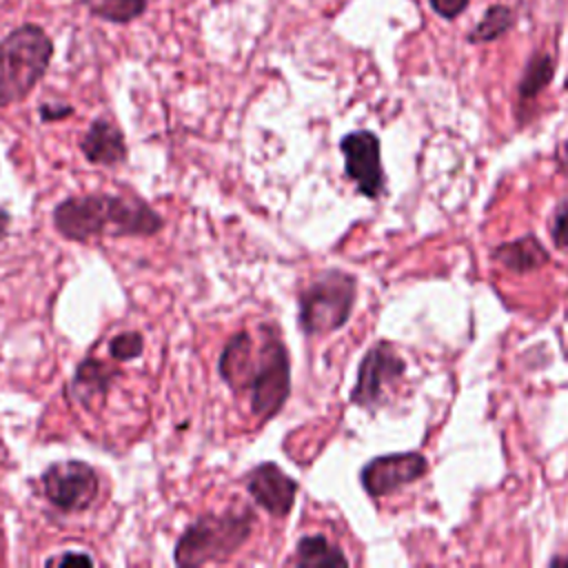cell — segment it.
I'll use <instances>...</instances> for the list:
<instances>
[{
  "label": "cell",
  "instance_id": "21",
  "mask_svg": "<svg viewBox=\"0 0 568 568\" xmlns=\"http://www.w3.org/2000/svg\"><path fill=\"white\" fill-rule=\"evenodd\" d=\"M428 2H430L433 11L437 16L446 18V20H453V18H457L468 7L470 0H428Z\"/></svg>",
  "mask_w": 568,
  "mask_h": 568
},
{
  "label": "cell",
  "instance_id": "23",
  "mask_svg": "<svg viewBox=\"0 0 568 568\" xmlns=\"http://www.w3.org/2000/svg\"><path fill=\"white\" fill-rule=\"evenodd\" d=\"M71 561H75V564H93V557L87 555V552H64V555H60V557L47 559V564H60V566L71 564Z\"/></svg>",
  "mask_w": 568,
  "mask_h": 568
},
{
  "label": "cell",
  "instance_id": "2",
  "mask_svg": "<svg viewBox=\"0 0 568 568\" xmlns=\"http://www.w3.org/2000/svg\"><path fill=\"white\" fill-rule=\"evenodd\" d=\"M253 532V513L248 508H231L224 513L200 515L184 528L175 544L173 561L178 566H204L229 559Z\"/></svg>",
  "mask_w": 568,
  "mask_h": 568
},
{
  "label": "cell",
  "instance_id": "20",
  "mask_svg": "<svg viewBox=\"0 0 568 568\" xmlns=\"http://www.w3.org/2000/svg\"><path fill=\"white\" fill-rule=\"evenodd\" d=\"M550 235L557 248L568 251V202L557 206L552 222H550Z\"/></svg>",
  "mask_w": 568,
  "mask_h": 568
},
{
  "label": "cell",
  "instance_id": "6",
  "mask_svg": "<svg viewBox=\"0 0 568 568\" xmlns=\"http://www.w3.org/2000/svg\"><path fill=\"white\" fill-rule=\"evenodd\" d=\"M42 490L49 504H53L62 513H80L87 510L98 493L100 479L93 466L80 459L55 462L42 473Z\"/></svg>",
  "mask_w": 568,
  "mask_h": 568
},
{
  "label": "cell",
  "instance_id": "8",
  "mask_svg": "<svg viewBox=\"0 0 568 568\" xmlns=\"http://www.w3.org/2000/svg\"><path fill=\"white\" fill-rule=\"evenodd\" d=\"M379 149V138L366 129L351 131L339 140L346 178L368 200H377L386 186Z\"/></svg>",
  "mask_w": 568,
  "mask_h": 568
},
{
  "label": "cell",
  "instance_id": "11",
  "mask_svg": "<svg viewBox=\"0 0 568 568\" xmlns=\"http://www.w3.org/2000/svg\"><path fill=\"white\" fill-rule=\"evenodd\" d=\"M82 155L102 166H118L126 160V142L122 131L109 120H93L80 140Z\"/></svg>",
  "mask_w": 568,
  "mask_h": 568
},
{
  "label": "cell",
  "instance_id": "14",
  "mask_svg": "<svg viewBox=\"0 0 568 568\" xmlns=\"http://www.w3.org/2000/svg\"><path fill=\"white\" fill-rule=\"evenodd\" d=\"M118 373H120L118 368H111L100 359H91V357L84 359L75 368V375H73V382H71V388H73L78 402L82 406H91L98 397L104 399V395L109 393Z\"/></svg>",
  "mask_w": 568,
  "mask_h": 568
},
{
  "label": "cell",
  "instance_id": "12",
  "mask_svg": "<svg viewBox=\"0 0 568 568\" xmlns=\"http://www.w3.org/2000/svg\"><path fill=\"white\" fill-rule=\"evenodd\" d=\"M253 357H255V344L248 331H240L231 335V339L224 344L220 353L217 371H220V377L226 382V386L233 388L235 393L244 390L246 377L253 366Z\"/></svg>",
  "mask_w": 568,
  "mask_h": 568
},
{
  "label": "cell",
  "instance_id": "16",
  "mask_svg": "<svg viewBox=\"0 0 568 568\" xmlns=\"http://www.w3.org/2000/svg\"><path fill=\"white\" fill-rule=\"evenodd\" d=\"M555 78V60L550 53H535L524 73H521V80L517 84V95H519V102H530L535 100L548 84L550 80Z\"/></svg>",
  "mask_w": 568,
  "mask_h": 568
},
{
  "label": "cell",
  "instance_id": "15",
  "mask_svg": "<svg viewBox=\"0 0 568 568\" xmlns=\"http://www.w3.org/2000/svg\"><path fill=\"white\" fill-rule=\"evenodd\" d=\"M293 564L304 568H331V566H348V559L324 535H306L295 546Z\"/></svg>",
  "mask_w": 568,
  "mask_h": 568
},
{
  "label": "cell",
  "instance_id": "7",
  "mask_svg": "<svg viewBox=\"0 0 568 568\" xmlns=\"http://www.w3.org/2000/svg\"><path fill=\"white\" fill-rule=\"evenodd\" d=\"M406 371V362L388 342H377L366 351L357 366V382L351 390V402L362 408H375L384 402Z\"/></svg>",
  "mask_w": 568,
  "mask_h": 568
},
{
  "label": "cell",
  "instance_id": "24",
  "mask_svg": "<svg viewBox=\"0 0 568 568\" xmlns=\"http://www.w3.org/2000/svg\"><path fill=\"white\" fill-rule=\"evenodd\" d=\"M9 224H11V215H9L4 209H0V240H2V237H7V233H9Z\"/></svg>",
  "mask_w": 568,
  "mask_h": 568
},
{
  "label": "cell",
  "instance_id": "9",
  "mask_svg": "<svg viewBox=\"0 0 568 568\" xmlns=\"http://www.w3.org/2000/svg\"><path fill=\"white\" fill-rule=\"evenodd\" d=\"M426 470L428 462L422 453H390L366 462L359 470V481L371 497H384L406 484L417 481Z\"/></svg>",
  "mask_w": 568,
  "mask_h": 568
},
{
  "label": "cell",
  "instance_id": "18",
  "mask_svg": "<svg viewBox=\"0 0 568 568\" xmlns=\"http://www.w3.org/2000/svg\"><path fill=\"white\" fill-rule=\"evenodd\" d=\"M93 16L106 22L126 24L144 13L146 0H82Z\"/></svg>",
  "mask_w": 568,
  "mask_h": 568
},
{
  "label": "cell",
  "instance_id": "17",
  "mask_svg": "<svg viewBox=\"0 0 568 568\" xmlns=\"http://www.w3.org/2000/svg\"><path fill=\"white\" fill-rule=\"evenodd\" d=\"M515 24V11L506 4H490L484 18L468 33V42H493Z\"/></svg>",
  "mask_w": 568,
  "mask_h": 568
},
{
  "label": "cell",
  "instance_id": "1",
  "mask_svg": "<svg viewBox=\"0 0 568 568\" xmlns=\"http://www.w3.org/2000/svg\"><path fill=\"white\" fill-rule=\"evenodd\" d=\"M53 226L69 242H89L95 237H149L164 220L138 195L89 193L73 195L55 204Z\"/></svg>",
  "mask_w": 568,
  "mask_h": 568
},
{
  "label": "cell",
  "instance_id": "26",
  "mask_svg": "<svg viewBox=\"0 0 568 568\" xmlns=\"http://www.w3.org/2000/svg\"><path fill=\"white\" fill-rule=\"evenodd\" d=\"M564 89L568 91V75H566V80H564Z\"/></svg>",
  "mask_w": 568,
  "mask_h": 568
},
{
  "label": "cell",
  "instance_id": "19",
  "mask_svg": "<svg viewBox=\"0 0 568 568\" xmlns=\"http://www.w3.org/2000/svg\"><path fill=\"white\" fill-rule=\"evenodd\" d=\"M142 351H144V339H142V335L138 331L118 333L109 342V355L115 362H131V359L140 357Z\"/></svg>",
  "mask_w": 568,
  "mask_h": 568
},
{
  "label": "cell",
  "instance_id": "13",
  "mask_svg": "<svg viewBox=\"0 0 568 568\" xmlns=\"http://www.w3.org/2000/svg\"><path fill=\"white\" fill-rule=\"evenodd\" d=\"M490 257L513 273H530L550 262V253L537 235H524L493 248Z\"/></svg>",
  "mask_w": 568,
  "mask_h": 568
},
{
  "label": "cell",
  "instance_id": "4",
  "mask_svg": "<svg viewBox=\"0 0 568 568\" xmlns=\"http://www.w3.org/2000/svg\"><path fill=\"white\" fill-rule=\"evenodd\" d=\"M357 280L339 268L322 271L297 297V324L306 335H326L342 328L355 306Z\"/></svg>",
  "mask_w": 568,
  "mask_h": 568
},
{
  "label": "cell",
  "instance_id": "25",
  "mask_svg": "<svg viewBox=\"0 0 568 568\" xmlns=\"http://www.w3.org/2000/svg\"><path fill=\"white\" fill-rule=\"evenodd\" d=\"M550 564H568V557H552Z\"/></svg>",
  "mask_w": 568,
  "mask_h": 568
},
{
  "label": "cell",
  "instance_id": "3",
  "mask_svg": "<svg viewBox=\"0 0 568 568\" xmlns=\"http://www.w3.org/2000/svg\"><path fill=\"white\" fill-rule=\"evenodd\" d=\"M51 38L38 24H22L0 40V109L24 100L49 69Z\"/></svg>",
  "mask_w": 568,
  "mask_h": 568
},
{
  "label": "cell",
  "instance_id": "22",
  "mask_svg": "<svg viewBox=\"0 0 568 568\" xmlns=\"http://www.w3.org/2000/svg\"><path fill=\"white\" fill-rule=\"evenodd\" d=\"M73 113V109L69 104H42L40 106V118L44 122H55L62 118H69Z\"/></svg>",
  "mask_w": 568,
  "mask_h": 568
},
{
  "label": "cell",
  "instance_id": "5",
  "mask_svg": "<svg viewBox=\"0 0 568 568\" xmlns=\"http://www.w3.org/2000/svg\"><path fill=\"white\" fill-rule=\"evenodd\" d=\"M242 393H248L251 413L260 424L275 417L291 395L288 351L280 335L268 326H264V337L255 351Z\"/></svg>",
  "mask_w": 568,
  "mask_h": 568
},
{
  "label": "cell",
  "instance_id": "10",
  "mask_svg": "<svg viewBox=\"0 0 568 568\" xmlns=\"http://www.w3.org/2000/svg\"><path fill=\"white\" fill-rule=\"evenodd\" d=\"M246 490L253 501L275 517H286L295 504L297 481L286 475L277 464L264 462L248 470L244 477Z\"/></svg>",
  "mask_w": 568,
  "mask_h": 568
}]
</instances>
